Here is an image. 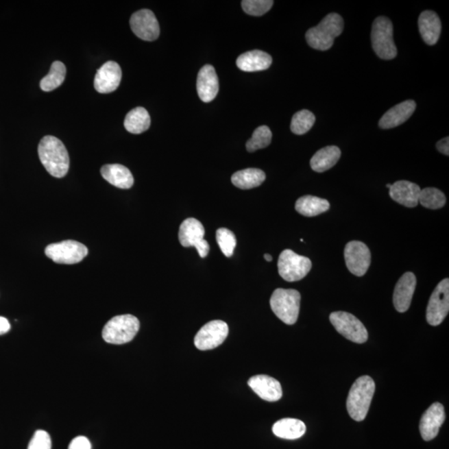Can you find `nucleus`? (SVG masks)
<instances>
[{
	"instance_id": "obj_1",
	"label": "nucleus",
	"mask_w": 449,
	"mask_h": 449,
	"mask_svg": "<svg viewBox=\"0 0 449 449\" xmlns=\"http://www.w3.org/2000/svg\"><path fill=\"white\" fill-rule=\"evenodd\" d=\"M43 166L54 178H62L69 169V156L64 144L56 136H46L38 148Z\"/></svg>"
},
{
	"instance_id": "obj_2",
	"label": "nucleus",
	"mask_w": 449,
	"mask_h": 449,
	"mask_svg": "<svg viewBox=\"0 0 449 449\" xmlns=\"http://www.w3.org/2000/svg\"><path fill=\"white\" fill-rule=\"evenodd\" d=\"M376 391V384L369 376L357 378L351 387L347 399L349 415L355 421L361 422L368 415L371 402Z\"/></svg>"
},
{
	"instance_id": "obj_3",
	"label": "nucleus",
	"mask_w": 449,
	"mask_h": 449,
	"mask_svg": "<svg viewBox=\"0 0 449 449\" xmlns=\"http://www.w3.org/2000/svg\"><path fill=\"white\" fill-rule=\"evenodd\" d=\"M343 29L342 17L332 13L324 18L317 26L307 31L306 41L311 48L326 51L333 46L335 38L342 34Z\"/></svg>"
},
{
	"instance_id": "obj_4",
	"label": "nucleus",
	"mask_w": 449,
	"mask_h": 449,
	"mask_svg": "<svg viewBox=\"0 0 449 449\" xmlns=\"http://www.w3.org/2000/svg\"><path fill=\"white\" fill-rule=\"evenodd\" d=\"M140 322L132 315H118L105 325L103 338L112 345H123L132 341L139 330Z\"/></svg>"
},
{
	"instance_id": "obj_5",
	"label": "nucleus",
	"mask_w": 449,
	"mask_h": 449,
	"mask_svg": "<svg viewBox=\"0 0 449 449\" xmlns=\"http://www.w3.org/2000/svg\"><path fill=\"white\" fill-rule=\"evenodd\" d=\"M273 312L281 321L291 326L298 321L300 306V292L293 289H276L269 300Z\"/></svg>"
},
{
	"instance_id": "obj_6",
	"label": "nucleus",
	"mask_w": 449,
	"mask_h": 449,
	"mask_svg": "<svg viewBox=\"0 0 449 449\" xmlns=\"http://www.w3.org/2000/svg\"><path fill=\"white\" fill-rule=\"evenodd\" d=\"M393 23L386 17H378L374 21L371 32V41L374 52L382 60H393L397 56L393 42Z\"/></svg>"
},
{
	"instance_id": "obj_7",
	"label": "nucleus",
	"mask_w": 449,
	"mask_h": 449,
	"mask_svg": "<svg viewBox=\"0 0 449 449\" xmlns=\"http://www.w3.org/2000/svg\"><path fill=\"white\" fill-rule=\"evenodd\" d=\"M311 260L306 256L298 255L291 250H284L278 260L279 274L288 282L302 280L310 272Z\"/></svg>"
},
{
	"instance_id": "obj_8",
	"label": "nucleus",
	"mask_w": 449,
	"mask_h": 449,
	"mask_svg": "<svg viewBox=\"0 0 449 449\" xmlns=\"http://www.w3.org/2000/svg\"><path fill=\"white\" fill-rule=\"evenodd\" d=\"M88 250L76 241H64L50 244L45 249V255L58 264L73 265L80 263L87 256Z\"/></svg>"
},
{
	"instance_id": "obj_9",
	"label": "nucleus",
	"mask_w": 449,
	"mask_h": 449,
	"mask_svg": "<svg viewBox=\"0 0 449 449\" xmlns=\"http://www.w3.org/2000/svg\"><path fill=\"white\" fill-rule=\"evenodd\" d=\"M330 320L339 334L349 341L363 343L368 339V331L363 323L348 312L337 311L330 315Z\"/></svg>"
},
{
	"instance_id": "obj_10",
	"label": "nucleus",
	"mask_w": 449,
	"mask_h": 449,
	"mask_svg": "<svg viewBox=\"0 0 449 449\" xmlns=\"http://www.w3.org/2000/svg\"><path fill=\"white\" fill-rule=\"evenodd\" d=\"M449 311V280L439 283L433 292L427 307V321L433 326H439Z\"/></svg>"
},
{
	"instance_id": "obj_11",
	"label": "nucleus",
	"mask_w": 449,
	"mask_h": 449,
	"mask_svg": "<svg viewBox=\"0 0 449 449\" xmlns=\"http://www.w3.org/2000/svg\"><path fill=\"white\" fill-rule=\"evenodd\" d=\"M228 333V324L222 320H213L197 332L194 343L200 350H213L226 341Z\"/></svg>"
},
{
	"instance_id": "obj_12",
	"label": "nucleus",
	"mask_w": 449,
	"mask_h": 449,
	"mask_svg": "<svg viewBox=\"0 0 449 449\" xmlns=\"http://www.w3.org/2000/svg\"><path fill=\"white\" fill-rule=\"evenodd\" d=\"M345 259L347 268L356 276L365 275L371 263L369 249L361 241H353L346 245Z\"/></svg>"
},
{
	"instance_id": "obj_13",
	"label": "nucleus",
	"mask_w": 449,
	"mask_h": 449,
	"mask_svg": "<svg viewBox=\"0 0 449 449\" xmlns=\"http://www.w3.org/2000/svg\"><path fill=\"white\" fill-rule=\"evenodd\" d=\"M130 26L136 37L145 41H154L160 34V27L154 12L141 10L132 15Z\"/></svg>"
},
{
	"instance_id": "obj_14",
	"label": "nucleus",
	"mask_w": 449,
	"mask_h": 449,
	"mask_svg": "<svg viewBox=\"0 0 449 449\" xmlns=\"http://www.w3.org/2000/svg\"><path fill=\"white\" fill-rule=\"evenodd\" d=\"M122 80V69L116 62L108 61L97 70L95 88L100 93H110L119 87Z\"/></svg>"
},
{
	"instance_id": "obj_15",
	"label": "nucleus",
	"mask_w": 449,
	"mask_h": 449,
	"mask_svg": "<svg viewBox=\"0 0 449 449\" xmlns=\"http://www.w3.org/2000/svg\"><path fill=\"white\" fill-rule=\"evenodd\" d=\"M444 406L439 403L433 404L421 417L420 430L424 441L435 439L441 426L445 421Z\"/></svg>"
},
{
	"instance_id": "obj_16",
	"label": "nucleus",
	"mask_w": 449,
	"mask_h": 449,
	"mask_svg": "<svg viewBox=\"0 0 449 449\" xmlns=\"http://www.w3.org/2000/svg\"><path fill=\"white\" fill-rule=\"evenodd\" d=\"M417 280L412 272H406L398 281L394 288L393 302L394 307L400 313H404L411 304L415 294Z\"/></svg>"
},
{
	"instance_id": "obj_17",
	"label": "nucleus",
	"mask_w": 449,
	"mask_h": 449,
	"mask_svg": "<svg viewBox=\"0 0 449 449\" xmlns=\"http://www.w3.org/2000/svg\"><path fill=\"white\" fill-rule=\"evenodd\" d=\"M197 89L199 97L204 103H210L219 92V80L212 65H205L198 73Z\"/></svg>"
},
{
	"instance_id": "obj_18",
	"label": "nucleus",
	"mask_w": 449,
	"mask_h": 449,
	"mask_svg": "<svg viewBox=\"0 0 449 449\" xmlns=\"http://www.w3.org/2000/svg\"><path fill=\"white\" fill-rule=\"evenodd\" d=\"M248 385L260 399L268 402L278 401L282 397V388L278 380L268 376H253L248 380Z\"/></svg>"
},
{
	"instance_id": "obj_19",
	"label": "nucleus",
	"mask_w": 449,
	"mask_h": 449,
	"mask_svg": "<svg viewBox=\"0 0 449 449\" xmlns=\"http://www.w3.org/2000/svg\"><path fill=\"white\" fill-rule=\"evenodd\" d=\"M420 187L415 183L399 181L393 183L389 189V196L406 208H415L419 204Z\"/></svg>"
},
{
	"instance_id": "obj_20",
	"label": "nucleus",
	"mask_w": 449,
	"mask_h": 449,
	"mask_svg": "<svg viewBox=\"0 0 449 449\" xmlns=\"http://www.w3.org/2000/svg\"><path fill=\"white\" fill-rule=\"evenodd\" d=\"M416 109L415 101L407 100L390 108L380 120V127L383 130L396 128L403 124L413 115Z\"/></svg>"
},
{
	"instance_id": "obj_21",
	"label": "nucleus",
	"mask_w": 449,
	"mask_h": 449,
	"mask_svg": "<svg viewBox=\"0 0 449 449\" xmlns=\"http://www.w3.org/2000/svg\"><path fill=\"white\" fill-rule=\"evenodd\" d=\"M272 64V58L260 50L249 51L236 60V66L241 71L258 72L267 70Z\"/></svg>"
},
{
	"instance_id": "obj_22",
	"label": "nucleus",
	"mask_w": 449,
	"mask_h": 449,
	"mask_svg": "<svg viewBox=\"0 0 449 449\" xmlns=\"http://www.w3.org/2000/svg\"><path fill=\"white\" fill-rule=\"evenodd\" d=\"M101 174L107 182L120 189H130L134 179L128 167L120 164H108L101 169Z\"/></svg>"
},
{
	"instance_id": "obj_23",
	"label": "nucleus",
	"mask_w": 449,
	"mask_h": 449,
	"mask_svg": "<svg viewBox=\"0 0 449 449\" xmlns=\"http://www.w3.org/2000/svg\"><path fill=\"white\" fill-rule=\"evenodd\" d=\"M419 28L421 36L427 45H436L442 29L438 14L429 10L423 12L419 18Z\"/></svg>"
},
{
	"instance_id": "obj_24",
	"label": "nucleus",
	"mask_w": 449,
	"mask_h": 449,
	"mask_svg": "<svg viewBox=\"0 0 449 449\" xmlns=\"http://www.w3.org/2000/svg\"><path fill=\"white\" fill-rule=\"evenodd\" d=\"M204 226L195 218H189L180 226L178 237L182 247H195L197 242L204 239Z\"/></svg>"
},
{
	"instance_id": "obj_25",
	"label": "nucleus",
	"mask_w": 449,
	"mask_h": 449,
	"mask_svg": "<svg viewBox=\"0 0 449 449\" xmlns=\"http://www.w3.org/2000/svg\"><path fill=\"white\" fill-rule=\"evenodd\" d=\"M341 151L337 146H328L319 150L311 160V167L316 173H324L333 167L341 158Z\"/></svg>"
},
{
	"instance_id": "obj_26",
	"label": "nucleus",
	"mask_w": 449,
	"mask_h": 449,
	"mask_svg": "<svg viewBox=\"0 0 449 449\" xmlns=\"http://www.w3.org/2000/svg\"><path fill=\"white\" fill-rule=\"evenodd\" d=\"M274 435L284 439H298L302 438L306 431L304 422L295 419H282L273 425Z\"/></svg>"
},
{
	"instance_id": "obj_27",
	"label": "nucleus",
	"mask_w": 449,
	"mask_h": 449,
	"mask_svg": "<svg viewBox=\"0 0 449 449\" xmlns=\"http://www.w3.org/2000/svg\"><path fill=\"white\" fill-rule=\"evenodd\" d=\"M330 206V202L326 199L314 196L302 197L295 203L296 212L307 217H316L326 213Z\"/></svg>"
},
{
	"instance_id": "obj_28",
	"label": "nucleus",
	"mask_w": 449,
	"mask_h": 449,
	"mask_svg": "<svg viewBox=\"0 0 449 449\" xmlns=\"http://www.w3.org/2000/svg\"><path fill=\"white\" fill-rule=\"evenodd\" d=\"M151 118L145 108L138 107L128 113L124 120V127L132 134H140L150 128Z\"/></svg>"
},
{
	"instance_id": "obj_29",
	"label": "nucleus",
	"mask_w": 449,
	"mask_h": 449,
	"mask_svg": "<svg viewBox=\"0 0 449 449\" xmlns=\"http://www.w3.org/2000/svg\"><path fill=\"white\" fill-rule=\"evenodd\" d=\"M265 174L263 170L247 169L236 171L232 177L234 186L242 190L255 189L265 182Z\"/></svg>"
},
{
	"instance_id": "obj_30",
	"label": "nucleus",
	"mask_w": 449,
	"mask_h": 449,
	"mask_svg": "<svg viewBox=\"0 0 449 449\" xmlns=\"http://www.w3.org/2000/svg\"><path fill=\"white\" fill-rule=\"evenodd\" d=\"M66 76V67L60 61L53 62L48 75L43 77L40 88L43 91L51 92L64 83Z\"/></svg>"
},
{
	"instance_id": "obj_31",
	"label": "nucleus",
	"mask_w": 449,
	"mask_h": 449,
	"mask_svg": "<svg viewBox=\"0 0 449 449\" xmlns=\"http://www.w3.org/2000/svg\"><path fill=\"white\" fill-rule=\"evenodd\" d=\"M419 202L428 209H440L446 204V197L440 190L435 187H427L421 190Z\"/></svg>"
},
{
	"instance_id": "obj_32",
	"label": "nucleus",
	"mask_w": 449,
	"mask_h": 449,
	"mask_svg": "<svg viewBox=\"0 0 449 449\" xmlns=\"http://www.w3.org/2000/svg\"><path fill=\"white\" fill-rule=\"evenodd\" d=\"M315 117L309 110H302L293 116L291 124V130L293 134L303 135L306 134L314 126Z\"/></svg>"
},
{
	"instance_id": "obj_33",
	"label": "nucleus",
	"mask_w": 449,
	"mask_h": 449,
	"mask_svg": "<svg viewBox=\"0 0 449 449\" xmlns=\"http://www.w3.org/2000/svg\"><path fill=\"white\" fill-rule=\"evenodd\" d=\"M271 139L272 132L267 126L257 128L253 132L252 138L247 143V149L250 152L263 149L271 144Z\"/></svg>"
},
{
	"instance_id": "obj_34",
	"label": "nucleus",
	"mask_w": 449,
	"mask_h": 449,
	"mask_svg": "<svg viewBox=\"0 0 449 449\" xmlns=\"http://www.w3.org/2000/svg\"><path fill=\"white\" fill-rule=\"evenodd\" d=\"M217 241L226 257L232 256L236 247V238L232 230L220 228L217 230Z\"/></svg>"
},
{
	"instance_id": "obj_35",
	"label": "nucleus",
	"mask_w": 449,
	"mask_h": 449,
	"mask_svg": "<svg viewBox=\"0 0 449 449\" xmlns=\"http://www.w3.org/2000/svg\"><path fill=\"white\" fill-rule=\"evenodd\" d=\"M273 3L274 2L271 0H243L241 6L245 13L252 16H261L271 9Z\"/></svg>"
},
{
	"instance_id": "obj_36",
	"label": "nucleus",
	"mask_w": 449,
	"mask_h": 449,
	"mask_svg": "<svg viewBox=\"0 0 449 449\" xmlns=\"http://www.w3.org/2000/svg\"><path fill=\"white\" fill-rule=\"evenodd\" d=\"M51 448H52V441L49 433L44 430H38L34 433L28 449H51Z\"/></svg>"
},
{
	"instance_id": "obj_37",
	"label": "nucleus",
	"mask_w": 449,
	"mask_h": 449,
	"mask_svg": "<svg viewBox=\"0 0 449 449\" xmlns=\"http://www.w3.org/2000/svg\"><path fill=\"white\" fill-rule=\"evenodd\" d=\"M69 449H92V445L88 438L84 436H79L72 440Z\"/></svg>"
},
{
	"instance_id": "obj_38",
	"label": "nucleus",
	"mask_w": 449,
	"mask_h": 449,
	"mask_svg": "<svg viewBox=\"0 0 449 449\" xmlns=\"http://www.w3.org/2000/svg\"><path fill=\"white\" fill-rule=\"evenodd\" d=\"M194 247H196L199 256H200L202 258H205V257L208 256L210 252V245L208 242L205 239H202L197 242Z\"/></svg>"
},
{
	"instance_id": "obj_39",
	"label": "nucleus",
	"mask_w": 449,
	"mask_h": 449,
	"mask_svg": "<svg viewBox=\"0 0 449 449\" xmlns=\"http://www.w3.org/2000/svg\"><path fill=\"white\" fill-rule=\"evenodd\" d=\"M437 148H438L441 154L449 155V138L448 136L439 141L438 143H437Z\"/></svg>"
},
{
	"instance_id": "obj_40",
	"label": "nucleus",
	"mask_w": 449,
	"mask_h": 449,
	"mask_svg": "<svg viewBox=\"0 0 449 449\" xmlns=\"http://www.w3.org/2000/svg\"><path fill=\"white\" fill-rule=\"evenodd\" d=\"M10 328L9 320L0 316V335L6 334L10 330Z\"/></svg>"
},
{
	"instance_id": "obj_41",
	"label": "nucleus",
	"mask_w": 449,
	"mask_h": 449,
	"mask_svg": "<svg viewBox=\"0 0 449 449\" xmlns=\"http://www.w3.org/2000/svg\"><path fill=\"white\" fill-rule=\"evenodd\" d=\"M264 258L265 260L269 261V263L272 260V256L269 254H265Z\"/></svg>"
},
{
	"instance_id": "obj_42",
	"label": "nucleus",
	"mask_w": 449,
	"mask_h": 449,
	"mask_svg": "<svg viewBox=\"0 0 449 449\" xmlns=\"http://www.w3.org/2000/svg\"><path fill=\"white\" fill-rule=\"evenodd\" d=\"M391 186H392V184H387V185H386V186H387L389 189H390V187H391Z\"/></svg>"
}]
</instances>
